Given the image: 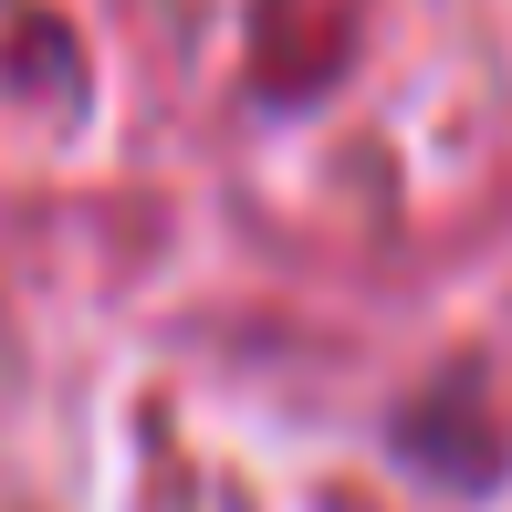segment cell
<instances>
[{
    "instance_id": "obj_1",
    "label": "cell",
    "mask_w": 512,
    "mask_h": 512,
    "mask_svg": "<svg viewBox=\"0 0 512 512\" xmlns=\"http://www.w3.org/2000/svg\"><path fill=\"white\" fill-rule=\"evenodd\" d=\"M387 450H398L408 481H429V492H450V502H481V492L512 481V429L492 418L471 366H450V377L418 387V398L387 418Z\"/></svg>"
}]
</instances>
